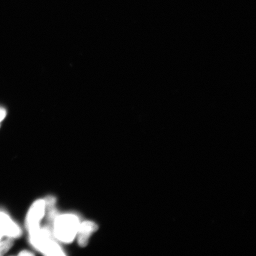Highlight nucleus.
Returning <instances> with one entry per match:
<instances>
[{
  "instance_id": "39448f33",
  "label": "nucleus",
  "mask_w": 256,
  "mask_h": 256,
  "mask_svg": "<svg viewBox=\"0 0 256 256\" xmlns=\"http://www.w3.org/2000/svg\"><path fill=\"white\" fill-rule=\"evenodd\" d=\"M98 228L97 224L94 222H90V220L80 224L78 232V242L80 246L82 248L86 247L88 244L91 236L97 231Z\"/></svg>"
},
{
  "instance_id": "f03ea898",
  "label": "nucleus",
  "mask_w": 256,
  "mask_h": 256,
  "mask_svg": "<svg viewBox=\"0 0 256 256\" xmlns=\"http://www.w3.org/2000/svg\"><path fill=\"white\" fill-rule=\"evenodd\" d=\"M30 235L32 245L43 254L47 256L65 255L62 248L54 240L49 230L40 228Z\"/></svg>"
},
{
  "instance_id": "0eeeda50",
  "label": "nucleus",
  "mask_w": 256,
  "mask_h": 256,
  "mask_svg": "<svg viewBox=\"0 0 256 256\" xmlns=\"http://www.w3.org/2000/svg\"><path fill=\"white\" fill-rule=\"evenodd\" d=\"M6 111L4 108H0V123L4 120V118L6 116Z\"/></svg>"
},
{
  "instance_id": "f257e3e1",
  "label": "nucleus",
  "mask_w": 256,
  "mask_h": 256,
  "mask_svg": "<svg viewBox=\"0 0 256 256\" xmlns=\"http://www.w3.org/2000/svg\"><path fill=\"white\" fill-rule=\"evenodd\" d=\"M80 226L78 218L74 215H63L56 218L54 232L56 238L64 242H70L74 239Z\"/></svg>"
},
{
  "instance_id": "20e7f679",
  "label": "nucleus",
  "mask_w": 256,
  "mask_h": 256,
  "mask_svg": "<svg viewBox=\"0 0 256 256\" xmlns=\"http://www.w3.org/2000/svg\"><path fill=\"white\" fill-rule=\"evenodd\" d=\"M19 226L12 220L7 214L0 211V242L2 236L17 238L21 234Z\"/></svg>"
},
{
  "instance_id": "7ed1b4c3",
  "label": "nucleus",
  "mask_w": 256,
  "mask_h": 256,
  "mask_svg": "<svg viewBox=\"0 0 256 256\" xmlns=\"http://www.w3.org/2000/svg\"><path fill=\"white\" fill-rule=\"evenodd\" d=\"M46 208V201L44 200L35 202L30 207L26 218V226L30 234L40 229V222L44 216Z\"/></svg>"
},
{
  "instance_id": "6e6552de",
  "label": "nucleus",
  "mask_w": 256,
  "mask_h": 256,
  "mask_svg": "<svg viewBox=\"0 0 256 256\" xmlns=\"http://www.w3.org/2000/svg\"><path fill=\"white\" fill-rule=\"evenodd\" d=\"M19 256H33L34 254L28 251H22L18 254Z\"/></svg>"
},
{
  "instance_id": "423d86ee",
  "label": "nucleus",
  "mask_w": 256,
  "mask_h": 256,
  "mask_svg": "<svg viewBox=\"0 0 256 256\" xmlns=\"http://www.w3.org/2000/svg\"><path fill=\"white\" fill-rule=\"evenodd\" d=\"M14 239L8 238L0 242V256L5 254L12 248L14 244Z\"/></svg>"
}]
</instances>
